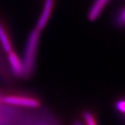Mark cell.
Segmentation results:
<instances>
[{"label": "cell", "mask_w": 125, "mask_h": 125, "mask_svg": "<svg viewBox=\"0 0 125 125\" xmlns=\"http://www.w3.org/2000/svg\"><path fill=\"white\" fill-rule=\"evenodd\" d=\"M40 34V31L36 29L32 31L27 40L22 61L24 76H30L34 71Z\"/></svg>", "instance_id": "cell-1"}, {"label": "cell", "mask_w": 125, "mask_h": 125, "mask_svg": "<svg viewBox=\"0 0 125 125\" xmlns=\"http://www.w3.org/2000/svg\"><path fill=\"white\" fill-rule=\"evenodd\" d=\"M2 102L9 105L27 108L40 106V102L36 99L20 95H7L2 98Z\"/></svg>", "instance_id": "cell-2"}, {"label": "cell", "mask_w": 125, "mask_h": 125, "mask_svg": "<svg viewBox=\"0 0 125 125\" xmlns=\"http://www.w3.org/2000/svg\"><path fill=\"white\" fill-rule=\"evenodd\" d=\"M54 2V0H45L44 9L38 20V22L37 23V27H36V29L40 31H42L45 28L49 20L52 11Z\"/></svg>", "instance_id": "cell-3"}, {"label": "cell", "mask_w": 125, "mask_h": 125, "mask_svg": "<svg viewBox=\"0 0 125 125\" xmlns=\"http://www.w3.org/2000/svg\"><path fill=\"white\" fill-rule=\"evenodd\" d=\"M9 61L11 70L14 75L18 77L24 76V67L22 61L19 58L18 56L13 51L9 53Z\"/></svg>", "instance_id": "cell-4"}, {"label": "cell", "mask_w": 125, "mask_h": 125, "mask_svg": "<svg viewBox=\"0 0 125 125\" xmlns=\"http://www.w3.org/2000/svg\"><path fill=\"white\" fill-rule=\"evenodd\" d=\"M108 0H97L90 9L88 15V18L90 20H96L100 13H102L103 9L106 6Z\"/></svg>", "instance_id": "cell-5"}, {"label": "cell", "mask_w": 125, "mask_h": 125, "mask_svg": "<svg viewBox=\"0 0 125 125\" xmlns=\"http://www.w3.org/2000/svg\"><path fill=\"white\" fill-rule=\"evenodd\" d=\"M0 42L4 49L8 54L12 51V45L10 43V41L9 40L6 32L5 31L1 24H0Z\"/></svg>", "instance_id": "cell-6"}, {"label": "cell", "mask_w": 125, "mask_h": 125, "mask_svg": "<svg viewBox=\"0 0 125 125\" xmlns=\"http://www.w3.org/2000/svg\"><path fill=\"white\" fill-rule=\"evenodd\" d=\"M83 118L85 120L86 125H97V122L93 115L88 111L83 113Z\"/></svg>", "instance_id": "cell-7"}, {"label": "cell", "mask_w": 125, "mask_h": 125, "mask_svg": "<svg viewBox=\"0 0 125 125\" xmlns=\"http://www.w3.org/2000/svg\"><path fill=\"white\" fill-rule=\"evenodd\" d=\"M125 103L124 100H120L116 104L117 109L121 112L122 113H124L125 111Z\"/></svg>", "instance_id": "cell-8"}, {"label": "cell", "mask_w": 125, "mask_h": 125, "mask_svg": "<svg viewBox=\"0 0 125 125\" xmlns=\"http://www.w3.org/2000/svg\"><path fill=\"white\" fill-rule=\"evenodd\" d=\"M74 125H81V123L80 122H75V124H74Z\"/></svg>", "instance_id": "cell-9"}]
</instances>
